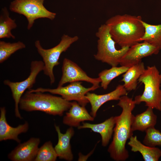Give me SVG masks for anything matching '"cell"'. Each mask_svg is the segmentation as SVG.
I'll list each match as a JSON object with an SVG mask.
<instances>
[{
  "instance_id": "2",
  "label": "cell",
  "mask_w": 161,
  "mask_h": 161,
  "mask_svg": "<svg viewBox=\"0 0 161 161\" xmlns=\"http://www.w3.org/2000/svg\"><path fill=\"white\" fill-rule=\"evenodd\" d=\"M140 16L117 15L109 18L105 24L116 43L122 47H130L138 42L143 35L145 29Z\"/></svg>"
},
{
  "instance_id": "20",
  "label": "cell",
  "mask_w": 161,
  "mask_h": 161,
  "mask_svg": "<svg viewBox=\"0 0 161 161\" xmlns=\"http://www.w3.org/2000/svg\"><path fill=\"white\" fill-rule=\"evenodd\" d=\"M145 69L144 63L141 61L130 67L124 73L121 81L124 82L123 85L127 91L136 89L138 80Z\"/></svg>"
},
{
  "instance_id": "7",
  "label": "cell",
  "mask_w": 161,
  "mask_h": 161,
  "mask_svg": "<svg viewBox=\"0 0 161 161\" xmlns=\"http://www.w3.org/2000/svg\"><path fill=\"white\" fill-rule=\"evenodd\" d=\"M44 0H14L10 6L12 12L25 16L28 21L27 29L32 27L35 21L40 18L52 20L56 13L47 10L44 5Z\"/></svg>"
},
{
  "instance_id": "18",
  "label": "cell",
  "mask_w": 161,
  "mask_h": 161,
  "mask_svg": "<svg viewBox=\"0 0 161 161\" xmlns=\"http://www.w3.org/2000/svg\"><path fill=\"white\" fill-rule=\"evenodd\" d=\"M128 144L134 152H139L145 161H158L161 156V150L155 147H150L142 143L136 136H132Z\"/></svg>"
},
{
  "instance_id": "12",
  "label": "cell",
  "mask_w": 161,
  "mask_h": 161,
  "mask_svg": "<svg viewBox=\"0 0 161 161\" xmlns=\"http://www.w3.org/2000/svg\"><path fill=\"white\" fill-rule=\"evenodd\" d=\"M40 142L39 138L32 137L23 143H19L8 155L13 161H32L35 159Z\"/></svg>"
},
{
  "instance_id": "16",
  "label": "cell",
  "mask_w": 161,
  "mask_h": 161,
  "mask_svg": "<svg viewBox=\"0 0 161 161\" xmlns=\"http://www.w3.org/2000/svg\"><path fill=\"white\" fill-rule=\"evenodd\" d=\"M71 106L63 119V123L72 127H78L80 123L85 121H93L94 118L90 114L85 106L76 101L71 102Z\"/></svg>"
},
{
  "instance_id": "8",
  "label": "cell",
  "mask_w": 161,
  "mask_h": 161,
  "mask_svg": "<svg viewBox=\"0 0 161 161\" xmlns=\"http://www.w3.org/2000/svg\"><path fill=\"white\" fill-rule=\"evenodd\" d=\"M44 64L41 61H32L30 64L29 75L25 80L19 82H13L8 80H4V84L10 89L15 103V113L16 117L22 118L19 111L20 100L26 90L32 89L35 83L38 75L43 71Z\"/></svg>"
},
{
  "instance_id": "1",
  "label": "cell",
  "mask_w": 161,
  "mask_h": 161,
  "mask_svg": "<svg viewBox=\"0 0 161 161\" xmlns=\"http://www.w3.org/2000/svg\"><path fill=\"white\" fill-rule=\"evenodd\" d=\"M117 105L122 109L119 116H115L112 141L108 151L112 158L116 161H124L129 157L126 148L128 140L133 135L131 129L132 111L136 105L134 100L127 95L121 96Z\"/></svg>"
},
{
  "instance_id": "9",
  "label": "cell",
  "mask_w": 161,
  "mask_h": 161,
  "mask_svg": "<svg viewBox=\"0 0 161 161\" xmlns=\"http://www.w3.org/2000/svg\"><path fill=\"white\" fill-rule=\"evenodd\" d=\"M81 83V82L76 81L71 83L66 86L57 87L55 89L39 87L35 89H31L28 90L31 92H48L53 94L59 95L66 100L69 101L74 100L80 105L85 106L89 102L85 97L86 94L98 88L93 85L91 87L86 88L84 87Z\"/></svg>"
},
{
  "instance_id": "17",
  "label": "cell",
  "mask_w": 161,
  "mask_h": 161,
  "mask_svg": "<svg viewBox=\"0 0 161 161\" xmlns=\"http://www.w3.org/2000/svg\"><path fill=\"white\" fill-rule=\"evenodd\" d=\"M78 129H89L93 131L100 134L101 137L102 145L106 146L111 139L115 124V117H112L103 122L98 124H91L83 122Z\"/></svg>"
},
{
  "instance_id": "26",
  "label": "cell",
  "mask_w": 161,
  "mask_h": 161,
  "mask_svg": "<svg viewBox=\"0 0 161 161\" xmlns=\"http://www.w3.org/2000/svg\"><path fill=\"white\" fill-rule=\"evenodd\" d=\"M146 135L143 141L144 144L155 147L161 146V132L154 127L150 128L145 131Z\"/></svg>"
},
{
  "instance_id": "6",
  "label": "cell",
  "mask_w": 161,
  "mask_h": 161,
  "mask_svg": "<svg viewBox=\"0 0 161 161\" xmlns=\"http://www.w3.org/2000/svg\"><path fill=\"white\" fill-rule=\"evenodd\" d=\"M78 39L77 36L71 37L64 34L59 44L52 48L47 49L42 47L39 40L35 42V46L44 63L43 71L44 74L49 78L51 85L53 84L55 80L53 69L55 66L59 64V60L61 54L66 51L73 43Z\"/></svg>"
},
{
  "instance_id": "14",
  "label": "cell",
  "mask_w": 161,
  "mask_h": 161,
  "mask_svg": "<svg viewBox=\"0 0 161 161\" xmlns=\"http://www.w3.org/2000/svg\"><path fill=\"white\" fill-rule=\"evenodd\" d=\"M6 110L5 107L0 108V141L8 140H14L18 143L21 141L18 137L19 134L27 132L29 129V124L25 122L23 124L16 127L10 126L7 123L6 116Z\"/></svg>"
},
{
  "instance_id": "10",
  "label": "cell",
  "mask_w": 161,
  "mask_h": 161,
  "mask_svg": "<svg viewBox=\"0 0 161 161\" xmlns=\"http://www.w3.org/2000/svg\"><path fill=\"white\" fill-rule=\"evenodd\" d=\"M62 70V75L58 87L63 86L68 83L80 81L90 83L98 88L100 87L99 84L101 82L100 78L89 77L78 65L69 59H64Z\"/></svg>"
},
{
  "instance_id": "19",
  "label": "cell",
  "mask_w": 161,
  "mask_h": 161,
  "mask_svg": "<svg viewBox=\"0 0 161 161\" xmlns=\"http://www.w3.org/2000/svg\"><path fill=\"white\" fill-rule=\"evenodd\" d=\"M157 116L154 113L153 109L148 107L143 112L132 118L131 129L133 132L138 130L145 131L148 129L154 127L157 123Z\"/></svg>"
},
{
  "instance_id": "23",
  "label": "cell",
  "mask_w": 161,
  "mask_h": 161,
  "mask_svg": "<svg viewBox=\"0 0 161 161\" xmlns=\"http://www.w3.org/2000/svg\"><path fill=\"white\" fill-rule=\"evenodd\" d=\"M129 67L124 66H112L110 69L102 71L98 74L101 80V86L103 89H106L113 79L125 73Z\"/></svg>"
},
{
  "instance_id": "5",
  "label": "cell",
  "mask_w": 161,
  "mask_h": 161,
  "mask_svg": "<svg viewBox=\"0 0 161 161\" xmlns=\"http://www.w3.org/2000/svg\"><path fill=\"white\" fill-rule=\"evenodd\" d=\"M96 35L98 40L97 52L94 55L95 59L112 66H117L129 47L117 49L115 46L116 43L110 34L108 26L105 24L99 27Z\"/></svg>"
},
{
  "instance_id": "4",
  "label": "cell",
  "mask_w": 161,
  "mask_h": 161,
  "mask_svg": "<svg viewBox=\"0 0 161 161\" xmlns=\"http://www.w3.org/2000/svg\"><path fill=\"white\" fill-rule=\"evenodd\" d=\"M144 86L142 95L137 96L136 104L144 102L145 106L161 111V74L155 66H148L138 80Z\"/></svg>"
},
{
  "instance_id": "25",
  "label": "cell",
  "mask_w": 161,
  "mask_h": 161,
  "mask_svg": "<svg viewBox=\"0 0 161 161\" xmlns=\"http://www.w3.org/2000/svg\"><path fill=\"white\" fill-rule=\"evenodd\" d=\"M58 156L52 143L45 142L39 148L35 161H55Z\"/></svg>"
},
{
  "instance_id": "3",
  "label": "cell",
  "mask_w": 161,
  "mask_h": 161,
  "mask_svg": "<svg viewBox=\"0 0 161 161\" xmlns=\"http://www.w3.org/2000/svg\"><path fill=\"white\" fill-rule=\"evenodd\" d=\"M71 105V102L62 97L28 90L22 96L19 107L21 110L27 112L39 111L50 115L62 116Z\"/></svg>"
},
{
  "instance_id": "11",
  "label": "cell",
  "mask_w": 161,
  "mask_h": 161,
  "mask_svg": "<svg viewBox=\"0 0 161 161\" xmlns=\"http://www.w3.org/2000/svg\"><path fill=\"white\" fill-rule=\"evenodd\" d=\"M140 42L129 48L121 59L120 63L121 66L130 67L141 62L144 58L158 54L160 50L146 41Z\"/></svg>"
},
{
  "instance_id": "22",
  "label": "cell",
  "mask_w": 161,
  "mask_h": 161,
  "mask_svg": "<svg viewBox=\"0 0 161 161\" xmlns=\"http://www.w3.org/2000/svg\"><path fill=\"white\" fill-rule=\"evenodd\" d=\"M17 26L15 20L10 17L7 8H2L0 15V38L15 39V37L11 33V30L16 28Z\"/></svg>"
},
{
  "instance_id": "15",
  "label": "cell",
  "mask_w": 161,
  "mask_h": 161,
  "mask_svg": "<svg viewBox=\"0 0 161 161\" xmlns=\"http://www.w3.org/2000/svg\"><path fill=\"white\" fill-rule=\"evenodd\" d=\"M55 127L58 137V143L54 147L58 157L68 161L72 160L73 155L70 141L75 133L73 127H70L68 129L64 134L61 132L59 126L55 124Z\"/></svg>"
},
{
  "instance_id": "13",
  "label": "cell",
  "mask_w": 161,
  "mask_h": 161,
  "mask_svg": "<svg viewBox=\"0 0 161 161\" xmlns=\"http://www.w3.org/2000/svg\"><path fill=\"white\" fill-rule=\"evenodd\" d=\"M127 94V91L123 85L120 84L113 91L103 95L87 92L85 97L91 106L90 114L95 118L98 110L103 104L109 101L119 100L121 96Z\"/></svg>"
},
{
  "instance_id": "21",
  "label": "cell",
  "mask_w": 161,
  "mask_h": 161,
  "mask_svg": "<svg viewBox=\"0 0 161 161\" xmlns=\"http://www.w3.org/2000/svg\"><path fill=\"white\" fill-rule=\"evenodd\" d=\"M141 22L144 27L145 32L140 42L146 41L161 50V24L152 25L142 20Z\"/></svg>"
},
{
  "instance_id": "24",
  "label": "cell",
  "mask_w": 161,
  "mask_h": 161,
  "mask_svg": "<svg viewBox=\"0 0 161 161\" xmlns=\"http://www.w3.org/2000/svg\"><path fill=\"white\" fill-rule=\"evenodd\" d=\"M26 47L23 42L18 41L11 43L0 41V63H3L17 51Z\"/></svg>"
}]
</instances>
